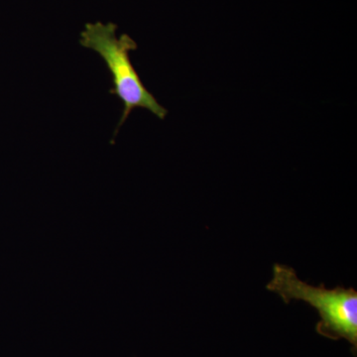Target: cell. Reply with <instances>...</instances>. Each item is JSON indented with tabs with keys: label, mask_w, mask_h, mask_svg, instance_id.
Here are the masks:
<instances>
[{
	"label": "cell",
	"mask_w": 357,
	"mask_h": 357,
	"mask_svg": "<svg viewBox=\"0 0 357 357\" xmlns=\"http://www.w3.org/2000/svg\"><path fill=\"white\" fill-rule=\"evenodd\" d=\"M270 292L280 296L285 304L294 300L304 301L319 312L321 321L317 332L333 340L345 338L357 351V291L338 286L326 289L324 284L314 287L300 280L294 268L275 264L273 278L267 284Z\"/></svg>",
	"instance_id": "cell-1"
},
{
	"label": "cell",
	"mask_w": 357,
	"mask_h": 357,
	"mask_svg": "<svg viewBox=\"0 0 357 357\" xmlns=\"http://www.w3.org/2000/svg\"><path fill=\"white\" fill-rule=\"evenodd\" d=\"M117 26L114 23L95 24L88 23L81 34L82 46L96 52L112 74V88L109 93L116 96L123 102V112L117 124L114 135L122 124L135 109H145L164 119L168 110L162 107L155 96L141 81L137 70L130 60L131 51L137 50V44L128 35L116 37Z\"/></svg>",
	"instance_id": "cell-2"
}]
</instances>
